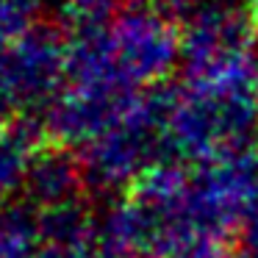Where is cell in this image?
<instances>
[{
	"mask_svg": "<svg viewBox=\"0 0 258 258\" xmlns=\"http://www.w3.org/2000/svg\"><path fill=\"white\" fill-rule=\"evenodd\" d=\"M31 230L23 219H3L0 222V258H28Z\"/></svg>",
	"mask_w": 258,
	"mask_h": 258,
	"instance_id": "cell-1",
	"label": "cell"
}]
</instances>
